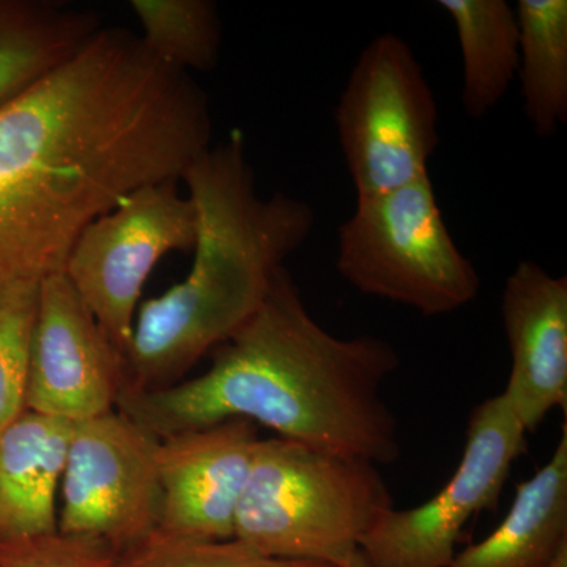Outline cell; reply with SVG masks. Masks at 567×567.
Returning a JSON list of instances; mask_svg holds the SVG:
<instances>
[{
	"mask_svg": "<svg viewBox=\"0 0 567 567\" xmlns=\"http://www.w3.org/2000/svg\"><path fill=\"white\" fill-rule=\"evenodd\" d=\"M207 93L122 28L0 107V287L62 275L130 194L182 182L212 147Z\"/></svg>",
	"mask_w": 567,
	"mask_h": 567,
	"instance_id": "1",
	"label": "cell"
},
{
	"mask_svg": "<svg viewBox=\"0 0 567 567\" xmlns=\"http://www.w3.org/2000/svg\"><path fill=\"white\" fill-rule=\"evenodd\" d=\"M398 365L385 339L324 330L284 267L259 309L213 350L205 374L123 391L117 410L158 440L246 420L317 450L393 464L401 442L382 388Z\"/></svg>",
	"mask_w": 567,
	"mask_h": 567,
	"instance_id": "2",
	"label": "cell"
},
{
	"mask_svg": "<svg viewBox=\"0 0 567 567\" xmlns=\"http://www.w3.org/2000/svg\"><path fill=\"white\" fill-rule=\"evenodd\" d=\"M182 182L197 213L193 267L137 309L122 393L182 382L259 309L276 274L315 230L305 200L257 193L240 133L212 145Z\"/></svg>",
	"mask_w": 567,
	"mask_h": 567,
	"instance_id": "3",
	"label": "cell"
},
{
	"mask_svg": "<svg viewBox=\"0 0 567 567\" xmlns=\"http://www.w3.org/2000/svg\"><path fill=\"white\" fill-rule=\"evenodd\" d=\"M391 507L390 488L371 462L260 439L234 539L262 557L344 567Z\"/></svg>",
	"mask_w": 567,
	"mask_h": 567,
	"instance_id": "4",
	"label": "cell"
},
{
	"mask_svg": "<svg viewBox=\"0 0 567 567\" xmlns=\"http://www.w3.org/2000/svg\"><path fill=\"white\" fill-rule=\"evenodd\" d=\"M336 268L358 292L453 315L476 300L481 279L457 248L429 174L393 192L357 197L339 227Z\"/></svg>",
	"mask_w": 567,
	"mask_h": 567,
	"instance_id": "5",
	"label": "cell"
},
{
	"mask_svg": "<svg viewBox=\"0 0 567 567\" xmlns=\"http://www.w3.org/2000/svg\"><path fill=\"white\" fill-rule=\"evenodd\" d=\"M334 123L357 197L393 192L429 174L440 144L439 106L404 39L386 32L365 44Z\"/></svg>",
	"mask_w": 567,
	"mask_h": 567,
	"instance_id": "6",
	"label": "cell"
},
{
	"mask_svg": "<svg viewBox=\"0 0 567 567\" xmlns=\"http://www.w3.org/2000/svg\"><path fill=\"white\" fill-rule=\"evenodd\" d=\"M178 183H156L126 196L81 234L63 267L62 275L123 354L153 268L166 254L193 251L196 244V208Z\"/></svg>",
	"mask_w": 567,
	"mask_h": 567,
	"instance_id": "7",
	"label": "cell"
},
{
	"mask_svg": "<svg viewBox=\"0 0 567 567\" xmlns=\"http://www.w3.org/2000/svg\"><path fill=\"white\" fill-rule=\"evenodd\" d=\"M527 431L499 393L473 409L464 454L439 494L412 509H388L360 544L369 567H450L470 518L494 511Z\"/></svg>",
	"mask_w": 567,
	"mask_h": 567,
	"instance_id": "8",
	"label": "cell"
},
{
	"mask_svg": "<svg viewBox=\"0 0 567 567\" xmlns=\"http://www.w3.org/2000/svg\"><path fill=\"white\" fill-rule=\"evenodd\" d=\"M158 443L118 410L73 424L58 532L117 554L158 528Z\"/></svg>",
	"mask_w": 567,
	"mask_h": 567,
	"instance_id": "9",
	"label": "cell"
},
{
	"mask_svg": "<svg viewBox=\"0 0 567 567\" xmlns=\"http://www.w3.org/2000/svg\"><path fill=\"white\" fill-rule=\"evenodd\" d=\"M125 354L63 275L40 282L25 410L76 424L117 410Z\"/></svg>",
	"mask_w": 567,
	"mask_h": 567,
	"instance_id": "10",
	"label": "cell"
},
{
	"mask_svg": "<svg viewBox=\"0 0 567 567\" xmlns=\"http://www.w3.org/2000/svg\"><path fill=\"white\" fill-rule=\"evenodd\" d=\"M259 440L256 425L246 420L159 440L158 529L186 539H234L238 503Z\"/></svg>",
	"mask_w": 567,
	"mask_h": 567,
	"instance_id": "11",
	"label": "cell"
},
{
	"mask_svg": "<svg viewBox=\"0 0 567 567\" xmlns=\"http://www.w3.org/2000/svg\"><path fill=\"white\" fill-rule=\"evenodd\" d=\"M499 309L511 353L502 394L529 434L567 405V278L522 260L507 276Z\"/></svg>",
	"mask_w": 567,
	"mask_h": 567,
	"instance_id": "12",
	"label": "cell"
},
{
	"mask_svg": "<svg viewBox=\"0 0 567 567\" xmlns=\"http://www.w3.org/2000/svg\"><path fill=\"white\" fill-rule=\"evenodd\" d=\"M73 424L24 410L0 432V543L58 532Z\"/></svg>",
	"mask_w": 567,
	"mask_h": 567,
	"instance_id": "13",
	"label": "cell"
},
{
	"mask_svg": "<svg viewBox=\"0 0 567 567\" xmlns=\"http://www.w3.org/2000/svg\"><path fill=\"white\" fill-rule=\"evenodd\" d=\"M567 547V427L547 464L518 484L502 524L450 567H548Z\"/></svg>",
	"mask_w": 567,
	"mask_h": 567,
	"instance_id": "14",
	"label": "cell"
},
{
	"mask_svg": "<svg viewBox=\"0 0 567 567\" xmlns=\"http://www.w3.org/2000/svg\"><path fill=\"white\" fill-rule=\"evenodd\" d=\"M99 14L55 0H0V107L78 54Z\"/></svg>",
	"mask_w": 567,
	"mask_h": 567,
	"instance_id": "15",
	"label": "cell"
},
{
	"mask_svg": "<svg viewBox=\"0 0 567 567\" xmlns=\"http://www.w3.org/2000/svg\"><path fill=\"white\" fill-rule=\"evenodd\" d=\"M456 29L462 104L472 121L486 117L517 80L518 24L506 0H440Z\"/></svg>",
	"mask_w": 567,
	"mask_h": 567,
	"instance_id": "16",
	"label": "cell"
},
{
	"mask_svg": "<svg viewBox=\"0 0 567 567\" xmlns=\"http://www.w3.org/2000/svg\"><path fill=\"white\" fill-rule=\"evenodd\" d=\"M514 9L525 117L547 140L567 123V2L518 0Z\"/></svg>",
	"mask_w": 567,
	"mask_h": 567,
	"instance_id": "17",
	"label": "cell"
},
{
	"mask_svg": "<svg viewBox=\"0 0 567 567\" xmlns=\"http://www.w3.org/2000/svg\"><path fill=\"white\" fill-rule=\"evenodd\" d=\"M141 40L169 69L212 71L219 61L223 29L212 0H132Z\"/></svg>",
	"mask_w": 567,
	"mask_h": 567,
	"instance_id": "18",
	"label": "cell"
},
{
	"mask_svg": "<svg viewBox=\"0 0 567 567\" xmlns=\"http://www.w3.org/2000/svg\"><path fill=\"white\" fill-rule=\"evenodd\" d=\"M40 282L0 287V432L25 410Z\"/></svg>",
	"mask_w": 567,
	"mask_h": 567,
	"instance_id": "19",
	"label": "cell"
},
{
	"mask_svg": "<svg viewBox=\"0 0 567 567\" xmlns=\"http://www.w3.org/2000/svg\"><path fill=\"white\" fill-rule=\"evenodd\" d=\"M111 567H334L262 557L238 540L186 539L153 529L117 551Z\"/></svg>",
	"mask_w": 567,
	"mask_h": 567,
	"instance_id": "20",
	"label": "cell"
},
{
	"mask_svg": "<svg viewBox=\"0 0 567 567\" xmlns=\"http://www.w3.org/2000/svg\"><path fill=\"white\" fill-rule=\"evenodd\" d=\"M114 557L102 540L61 532L0 543V567H111Z\"/></svg>",
	"mask_w": 567,
	"mask_h": 567,
	"instance_id": "21",
	"label": "cell"
},
{
	"mask_svg": "<svg viewBox=\"0 0 567 567\" xmlns=\"http://www.w3.org/2000/svg\"><path fill=\"white\" fill-rule=\"evenodd\" d=\"M548 567H567V547L561 548Z\"/></svg>",
	"mask_w": 567,
	"mask_h": 567,
	"instance_id": "22",
	"label": "cell"
},
{
	"mask_svg": "<svg viewBox=\"0 0 567 567\" xmlns=\"http://www.w3.org/2000/svg\"><path fill=\"white\" fill-rule=\"evenodd\" d=\"M344 567H369L368 563H365V559L363 555L360 554V550L357 551V554L353 555L352 558L349 559V563Z\"/></svg>",
	"mask_w": 567,
	"mask_h": 567,
	"instance_id": "23",
	"label": "cell"
}]
</instances>
